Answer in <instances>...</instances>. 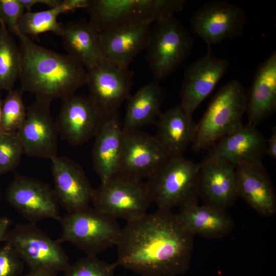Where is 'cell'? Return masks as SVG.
<instances>
[{
  "label": "cell",
  "instance_id": "cell-5",
  "mask_svg": "<svg viewBox=\"0 0 276 276\" xmlns=\"http://www.w3.org/2000/svg\"><path fill=\"white\" fill-rule=\"evenodd\" d=\"M57 241L70 242L86 255H97L117 245L121 232L117 219L89 206L67 213L59 221Z\"/></svg>",
  "mask_w": 276,
  "mask_h": 276
},
{
  "label": "cell",
  "instance_id": "cell-3",
  "mask_svg": "<svg viewBox=\"0 0 276 276\" xmlns=\"http://www.w3.org/2000/svg\"><path fill=\"white\" fill-rule=\"evenodd\" d=\"M247 90L237 80L220 88L195 128L192 148L195 152L208 150L223 137L243 124Z\"/></svg>",
  "mask_w": 276,
  "mask_h": 276
},
{
  "label": "cell",
  "instance_id": "cell-25",
  "mask_svg": "<svg viewBox=\"0 0 276 276\" xmlns=\"http://www.w3.org/2000/svg\"><path fill=\"white\" fill-rule=\"evenodd\" d=\"M99 32L85 19L63 24L60 35L67 54L87 70L104 60L100 48Z\"/></svg>",
  "mask_w": 276,
  "mask_h": 276
},
{
  "label": "cell",
  "instance_id": "cell-4",
  "mask_svg": "<svg viewBox=\"0 0 276 276\" xmlns=\"http://www.w3.org/2000/svg\"><path fill=\"white\" fill-rule=\"evenodd\" d=\"M185 0H89L88 20L99 32L146 21L161 20L183 9Z\"/></svg>",
  "mask_w": 276,
  "mask_h": 276
},
{
  "label": "cell",
  "instance_id": "cell-32",
  "mask_svg": "<svg viewBox=\"0 0 276 276\" xmlns=\"http://www.w3.org/2000/svg\"><path fill=\"white\" fill-rule=\"evenodd\" d=\"M115 263L110 264L97 255H86L66 268L62 276H114Z\"/></svg>",
  "mask_w": 276,
  "mask_h": 276
},
{
  "label": "cell",
  "instance_id": "cell-16",
  "mask_svg": "<svg viewBox=\"0 0 276 276\" xmlns=\"http://www.w3.org/2000/svg\"><path fill=\"white\" fill-rule=\"evenodd\" d=\"M50 104L35 99L26 109L25 120L17 132L24 153L28 156L51 159L57 155L59 135Z\"/></svg>",
  "mask_w": 276,
  "mask_h": 276
},
{
  "label": "cell",
  "instance_id": "cell-35",
  "mask_svg": "<svg viewBox=\"0 0 276 276\" xmlns=\"http://www.w3.org/2000/svg\"><path fill=\"white\" fill-rule=\"evenodd\" d=\"M27 12H31L32 8L36 4H40L46 5L50 8L58 6L61 0H19Z\"/></svg>",
  "mask_w": 276,
  "mask_h": 276
},
{
  "label": "cell",
  "instance_id": "cell-40",
  "mask_svg": "<svg viewBox=\"0 0 276 276\" xmlns=\"http://www.w3.org/2000/svg\"><path fill=\"white\" fill-rule=\"evenodd\" d=\"M0 198H1V190H0Z\"/></svg>",
  "mask_w": 276,
  "mask_h": 276
},
{
  "label": "cell",
  "instance_id": "cell-20",
  "mask_svg": "<svg viewBox=\"0 0 276 276\" xmlns=\"http://www.w3.org/2000/svg\"><path fill=\"white\" fill-rule=\"evenodd\" d=\"M199 164L198 196L204 204L226 211L236 202L235 168L218 159L203 160Z\"/></svg>",
  "mask_w": 276,
  "mask_h": 276
},
{
  "label": "cell",
  "instance_id": "cell-9",
  "mask_svg": "<svg viewBox=\"0 0 276 276\" xmlns=\"http://www.w3.org/2000/svg\"><path fill=\"white\" fill-rule=\"evenodd\" d=\"M4 242L12 247L30 271L57 275L70 264L61 244L34 223H20L10 228Z\"/></svg>",
  "mask_w": 276,
  "mask_h": 276
},
{
  "label": "cell",
  "instance_id": "cell-7",
  "mask_svg": "<svg viewBox=\"0 0 276 276\" xmlns=\"http://www.w3.org/2000/svg\"><path fill=\"white\" fill-rule=\"evenodd\" d=\"M199 164L183 156L170 157L146 181L152 202L172 210L198 202Z\"/></svg>",
  "mask_w": 276,
  "mask_h": 276
},
{
  "label": "cell",
  "instance_id": "cell-8",
  "mask_svg": "<svg viewBox=\"0 0 276 276\" xmlns=\"http://www.w3.org/2000/svg\"><path fill=\"white\" fill-rule=\"evenodd\" d=\"M91 202L104 213L129 222L146 214L152 201L146 181L119 172L94 189Z\"/></svg>",
  "mask_w": 276,
  "mask_h": 276
},
{
  "label": "cell",
  "instance_id": "cell-36",
  "mask_svg": "<svg viewBox=\"0 0 276 276\" xmlns=\"http://www.w3.org/2000/svg\"><path fill=\"white\" fill-rule=\"evenodd\" d=\"M267 142L265 151V155H268L273 159L276 158V126L272 130L270 136L266 140Z\"/></svg>",
  "mask_w": 276,
  "mask_h": 276
},
{
  "label": "cell",
  "instance_id": "cell-11",
  "mask_svg": "<svg viewBox=\"0 0 276 276\" xmlns=\"http://www.w3.org/2000/svg\"><path fill=\"white\" fill-rule=\"evenodd\" d=\"M5 197L29 222L35 224L46 219L59 221L61 218L53 189L37 179L16 174Z\"/></svg>",
  "mask_w": 276,
  "mask_h": 276
},
{
  "label": "cell",
  "instance_id": "cell-21",
  "mask_svg": "<svg viewBox=\"0 0 276 276\" xmlns=\"http://www.w3.org/2000/svg\"><path fill=\"white\" fill-rule=\"evenodd\" d=\"M266 141L256 126L243 125L218 141L208 149L203 160L218 159L235 166L242 161L262 163Z\"/></svg>",
  "mask_w": 276,
  "mask_h": 276
},
{
  "label": "cell",
  "instance_id": "cell-15",
  "mask_svg": "<svg viewBox=\"0 0 276 276\" xmlns=\"http://www.w3.org/2000/svg\"><path fill=\"white\" fill-rule=\"evenodd\" d=\"M170 157L154 136L141 129L123 130L120 172L147 179Z\"/></svg>",
  "mask_w": 276,
  "mask_h": 276
},
{
  "label": "cell",
  "instance_id": "cell-34",
  "mask_svg": "<svg viewBox=\"0 0 276 276\" xmlns=\"http://www.w3.org/2000/svg\"><path fill=\"white\" fill-rule=\"evenodd\" d=\"M24 267V262L9 244L0 247V276H19Z\"/></svg>",
  "mask_w": 276,
  "mask_h": 276
},
{
  "label": "cell",
  "instance_id": "cell-13",
  "mask_svg": "<svg viewBox=\"0 0 276 276\" xmlns=\"http://www.w3.org/2000/svg\"><path fill=\"white\" fill-rule=\"evenodd\" d=\"M210 47L208 46L205 54L189 64L184 72L179 105L190 120L231 64L228 60L214 55Z\"/></svg>",
  "mask_w": 276,
  "mask_h": 276
},
{
  "label": "cell",
  "instance_id": "cell-29",
  "mask_svg": "<svg viewBox=\"0 0 276 276\" xmlns=\"http://www.w3.org/2000/svg\"><path fill=\"white\" fill-rule=\"evenodd\" d=\"M22 58L19 46L5 25L0 21V90H10L19 79Z\"/></svg>",
  "mask_w": 276,
  "mask_h": 276
},
{
  "label": "cell",
  "instance_id": "cell-33",
  "mask_svg": "<svg viewBox=\"0 0 276 276\" xmlns=\"http://www.w3.org/2000/svg\"><path fill=\"white\" fill-rule=\"evenodd\" d=\"M25 11L19 0H0V21L17 36L19 33L18 22Z\"/></svg>",
  "mask_w": 276,
  "mask_h": 276
},
{
  "label": "cell",
  "instance_id": "cell-41",
  "mask_svg": "<svg viewBox=\"0 0 276 276\" xmlns=\"http://www.w3.org/2000/svg\"><path fill=\"white\" fill-rule=\"evenodd\" d=\"M141 276H142V275H141Z\"/></svg>",
  "mask_w": 276,
  "mask_h": 276
},
{
  "label": "cell",
  "instance_id": "cell-28",
  "mask_svg": "<svg viewBox=\"0 0 276 276\" xmlns=\"http://www.w3.org/2000/svg\"><path fill=\"white\" fill-rule=\"evenodd\" d=\"M89 0H63L57 6L38 12H25L18 22L19 34L35 37L47 32H52L60 36L63 24L57 20L62 13L86 8ZM18 36V35H17Z\"/></svg>",
  "mask_w": 276,
  "mask_h": 276
},
{
  "label": "cell",
  "instance_id": "cell-2",
  "mask_svg": "<svg viewBox=\"0 0 276 276\" xmlns=\"http://www.w3.org/2000/svg\"><path fill=\"white\" fill-rule=\"evenodd\" d=\"M17 37L22 58L20 88L24 92L51 103L86 85L87 71L73 58L38 45L21 34Z\"/></svg>",
  "mask_w": 276,
  "mask_h": 276
},
{
  "label": "cell",
  "instance_id": "cell-24",
  "mask_svg": "<svg viewBox=\"0 0 276 276\" xmlns=\"http://www.w3.org/2000/svg\"><path fill=\"white\" fill-rule=\"evenodd\" d=\"M185 227L194 236L206 239L222 238L234 227L232 218L225 211L198 202H191L179 207L176 214Z\"/></svg>",
  "mask_w": 276,
  "mask_h": 276
},
{
  "label": "cell",
  "instance_id": "cell-6",
  "mask_svg": "<svg viewBox=\"0 0 276 276\" xmlns=\"http://www.w3.org/2000/svg\"><path fill=\"white\" fill-rule=\"evenodd\" d=\"M193 45V38L174 16L155 22L145 49L153 80L159 83L176 70Z\"/></svg>",
  "mask_w": 276,
  "mask_h": 276
},
{
  "label": "cell",
  "instance_id": "cell-23",
  "mask_svg": "<svg viewBox=\"0 0 276 276\" xmlns=\"http://www.w3.org/2000/svg\"><path fill=\"white\" fill-rule=\"evenodd\" d=\"M122 134L118 111L105 117L91 150L94 169L101 183L120 172Z\"/></svg>",
  "mask_w": 276,
  "mask_h": 276
},
{
  "label": "cell",
  "instance_id": "cell-12",
  "mask_svg": "<svg viewBox=\"0 0 276 276\" xmlns=\"http://www.w3.org/2000/svg\"><path fill=\"white\" fill-rule=\"evenodd\" d=\"M87 71L88 97L91 102L103 117L118 111L130 95L134 72L104 60Z\"/></svg>",
  "mask_w": 276,
  "mask_h": 276
},
{
  "label": "cell",
  "instance_id": "cell-14",
  "mask_svg": "<svg viewBox=\"0 0 276 276\" xmlns=\"http://www.w3.org/2000/svg\"><path fill=\"white\" fill-rule=\"evenodd\" d=\"M104 118L88 96L73 94L62 99L55 120L58 135L73 146L83 145L96 136Z\"/></svg>",
  "mask_w": 276,
  "mask_h": 276
},
{
  "label": "cell",
  "instance_id": "cell-27",
  "mask_svg": "<svg viewBox=\"0 0 276 276\" xmlns=\"http://www.w3.org/2000/svg\"><path fill=\"white\" fill-rule=\"evenodd\" d=\"M165 95L158 82L152 80L140 88L127 99L123 130L140 129L154 123L161 113Z\"/></svg>",
  "mask_w": 276,
  "mask_h": 276
},
{
  "label": "cell",
  "instance_id": "cell-22",
  "mask_svg": "<svg viewBox=\"0 0 276 276\" xmlns=\"http://www.w3.org/2000/svg\"><path fill=\"white\" fill-rule=\"evenodd\" d=\"M276 111V52L257 67L246 91L247 124L257 126Z\"/></svg>",
  "mask_w": 276,
  "mask_h": 276
},
{
  "label": "cell",
  "instance_id": "cell-37",
  "mask_svg": "<svg viewBox=\"0 0 276 276\" xmlns=\"http://www.w3.org/2000/svg\"><path fill=\"white\" fill-rule=\"evenodd\" d=\"M11 221L7 217H0V244L5 241Z\"/></svg>",
  "mask_w": 276,
  "mask_h": 276
},
{
  "label": "cell",
  "instance_id": "cell-1",
  "mask_svg": "<svg viewBox=\"0 0 276 276\" xmlns=\"http://www.w3.org/2000/svg\"><path fill=\"white\" fill-rule=\"evenodd\" d=\"M194 235L171 210L158 209L127 222L117 244V266L142 276H173L188 268Z\"/></svg>",
  "mask_w": 276,
  "mask_h": 276
},
{
  "label": "cell",
  "instance_id": "cell-38",
  "mask_svg": "<svg viewBox=\"0 0 276 276\" xmlns=\"http://www.w3.org/2000/svg\"><path fill=\"white\" fill-rule=\"evenodd\" d=\"M19 276H57V275L43 271H30L28 273Z\"/></svg>",
  "mask_w": 276,
  "mask_h": 276
},
{
  "label": "cell",
  "instance_id": "cell-19",
  "mask_svg": "<svg viewBox=\"0 0 276 276\" xmlns=\"http://www.w3.org/2000/svg\"><path fill=\"white\" fill-rule=\"evenodd\" d=\"M153 23L146 21L99 32L104 60L119 68H128L136 56L145 49Z\"/></svg>",
  "mask_w": 276,
  "mask_h": 276
},
{
  "label": "cell",
  "instance_id": "cell-18",
  "mask_svg": "<svg viewBox=\"0 0 276 276\" xmlns=\"http://www.w3.org/2000/svg\"><path fill=\"white\" fill-rule=\"evenodd\" d=\"M235 175L238 197L261 216L275 215L276 194L262 163L240 162L235 166Z\"/></svg>",
  "mask_w": 276,
  "mask_h": 276
},
{
  "label": "cell",
  "instance_id": "cell-30",
  "mask_svg": "<svg viewBox=\"0 0 276 276\" xmlns=\"http://www.w3.org/2000/svg\"><path fill=\"white\" fill-rule=\"evenodd\" d=\"M24 91L20 89L8 91L2 101L1 129L5 132H17L22 125L26 116L23 101Z\"/></svg>",
  "mask_w": 276,
  "mask_h": 276
},
{
  "label": "cell",
  "instance_id": "cell-17",
  "mask_svg": "<svg viewBox=\"0 0 276 276\" xmlns=\"http://www.w3.org/2000/svg\"><path fill=\"white\" fill-rule=\"evenodd\" d=\"M50 160L53 190L59 205L67 213L89 206L95 189L82 168L66 156L56 155Z\"/></svg>",
  "mask_w": 276,
  "mask_h": 276
},
{
  "label": "cell",
  "instance_id": "cell-10",
  "mask_svg": "<svg viewBox=\"0 0 276 276\" xmlns=\"http://www.w3.org/2000/svg\"><path fill=\"white\" fill-rule=\"evenodd\" d=\"M246 22L244 9L222 0L205 3L193 13L190 20L192 32L210 47L243 35Z\"/></svg>",
  "mask_w": 276,
  "mask_h": 276
},
{
  "label": "cell",
  "instance_id": "cell-31",
  "mask_svg": "<svg viewBox=\"0 0 276 276\" xmlns=\"http://www.w3.org/2000/svg\"><path fill=\"white\" fill-rule=\"evenodd\" d=\"M24 154L17 132L0 131V176L14 171Z\"/></svg>",
  "mask_w": 276,
  "mask_h": 276
},
{
  "label": "cell",
  "instance_id": "cell-39",
  "mask_svg": "<svg viewBox=\"0 0 276 276\" xmlns=\"http://www.w3.org/2000/svg\"><path fill=\"white\" fill-rule=\"evenodd\" d=\"M1 106H2V100L1 99V95H0V131H1Z\"/></svg>",
  "mask_w": 276,
  "mask_h": 276
},
{
  "label": "cell",
  "instance_id": "cell-26",
  "mask_svg": "<svg viewBox=\"0 0 276 276\" xmlns=\"http://www.w3.org/2000/svg\"><path fill=\"white\" fill-rule=\"evenodd\" d=\"M158 118L154 136L170 157L183 156L193 141L196 124L179 105L161 112Z\"/></svg>",
  "mask_w": 276,
  "mask_h": 276
}]
</instances>
